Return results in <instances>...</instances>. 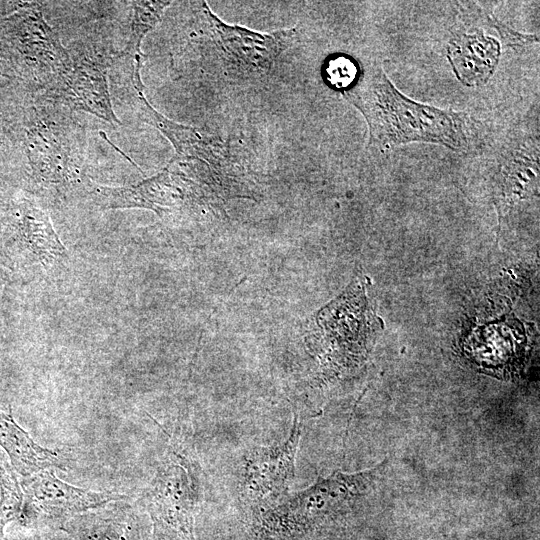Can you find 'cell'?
<instances>
[{"label":"cell","mask_w":540,"mask_h":540,"mask_svg":"<svg viewBox=\"0 0 540 540\" xmlns=\"http://www.w3.org/2000/svg\"><path fill=\"white\" fill-rule=\"evenodd\" d=\"M48 116L38 120L28 133V157L43 182H69L80 175L83 149L76 142V128Z\"/></svg>","instance_id":"8fae6325"},{"label":"cell","mask_w":540,"mask_h":540,"mask_svg":"<svg viewBox=\"0 0 540 540\" xmlns=\"http://www.w3.org/2000/svg\"><path fill=\"white\" fill-rule=\"evenodd\" d=\"M140 119L156 128L172 144L179 159L199 160L223 172L246 177L244 167L227 143L199 128L175 122L157 111L144 95L141 72L132 73Z\"/></svg>","instance_id":"ba28073f"},{"label":"cell","mask_w":540,"mask_h":540,"mask_svg":"<svg viewBox=\"0 0 540 540\" xmlns=\"http://www.w3.org/2000/svg\"><path fill=\"white\" fill-rule=\"evenodd\" d=\"M358 74L356 61L345 54L331 56L323 66V77L327 84L343 92L355 84Z\"/></svg>","instance_id":"e0dca14e"},{"label":"cell","mask_w":540,"mask_h":540,"mask_svg":"<svg viewBox=\"0 0 540 540\" xmlns=\"http://www.w3.org/2000/svg\"><path fill=\"white\" fill-rule=\"evenodd\" d=\"M384 466L385 462H382L358 473L335 471L328 477H319L310 487L262 510L260 526L273 535L291 536L301 533L351 508L367 496Z\"/></svg>","instance_id":"7a4b0ae2"},{"label":"cell","mask_w":540,"mask_h":540,"mask_svg":"<svg viewBox=\"0 0 540 540\" xmlns=\"http://www.w3.org/2000/svg\"><path fill=\"white\" fill-rule=\"evenodd\" d=\"M201 12L214 55L230 77L247 79L266 74L296 37L295 29L261 33L229 25L206 2H202Z\"/></svg>","instance_id":"277c9868"},{"label":"cell","mask_w":540,"mask_h":540,"mask_svg":"<svg viewBox=\"0 0 540 540\" xmlns=\"http://www.w3.org/2000/svg\"><path fill=\"white\" fill-rule=\"evenodd\" d=\"M22 232L27 242L43 257H58L64 252L48 216L27 203L22 208Z\"/></svg>","instance_id":"5bb4252c"},{"label":"cell","mask_w":540,"mask_h":540,"mask_svg":"<svg viewBox=\"0 0 540 540\" xmlns=\"http://www.w3.org/2000/svg\"><path fill=\"white\" fill-rule=\"evenodd\" d=\"M93 193L104 208H146L160 216L183 208H214L212 193L170 162L160 173L137 185L95 186Z\"/></svg>","instance_id":"8992f818"},{"label":"cell","mask_w":540,"mask_h":540,"mask_svg":"<svg viewBox=\"0 0 540 540\" xmlns=\"http://www.w3.org/2000/svg\"><path fill=\"white\" fill-rule=\"evenodd\" d=\"M84 540H126L125 530L116 522L99 521L88 528Z\"/></svg>","instance_id":"ac0fdd59"},{"label":"cell","mask_w":540,"mask_h":540,"mask_svg":"<svg viewBox=\"0 0 540 540\" xmlns=\"http://www.w3.org/2000/svg\"><path fill=\"white\" fill-rule=\"evenodd\" d=\"M300 435L301 425L295 414L290 434L284 442L254 447L243 455L238 486L240 495L248 503L267 508L283 499L294 477Z\"/></svg>","instance_id":"52a82bcc"},{"label":"cell","mask_w":540,"mask_h":540,"mask_svg":"<svg viewBox=\"0 0 540 540\" xmlns=\"http://www.w3.org/2000/svg\"><path fill=\"white\" fill-rule=\"evenodd\" d=\"M71 67L53 89L50 98L68 108L92 114L110 124H121L111 103L108 86L110 57L100 52H69Z\"/></svg>","instance_id":"30bf717a"},{"label":"cell","mask_w":540,"mask_h":540,"mask_svg":"<svg viewBox=\"0 0 540 540\" xmlns=\"http://www.w3.org/2000/svg\"><path fill=\"white\" fill-rule=\"evenodd\" d=\"M171 1H132L130 34L124 54L145 56L141 52L144 37L153 30L162 18Z\"/></svg>","instance_id":"9a60e30c"},{"label":"cell","mask_w":540,"mask_h":540,"mask_svg":"<svg viewBox=\"0 0 540 540\" xmlns=\"http://www.w3.org/2000/svg\"><path fill=\"white\" fill-rule=\"evenodd\" d=\"M500 56V45L481 30L456 35L448 44L447 57L456 77L466 86L485 84Z\"/></svg>","instance_id":"7c38bea8"},{"label":"cell","mask_w":540,"mask_h":540,"mask_svg":"<svg viewBox=\"0 0 540 540\" xmlns=\"http://www.w3.org/2000/svg\"><path fill=\"white\" fill-rule=\"evenodd\" d=\"M3 33L32 80L50 91L71 67L58 34L45 21L38 3H25L6 18Z\"/></svg>","instance_id":"5b68a950"},{"label":"cell","mask_w":540,"mask_h":540,"mask_svg":"<svg viewBox=\"0 0 540 540\" xmlns=\"http://www.w3.org/2000/svg\"><path fill=\"white\" fill-rule=\"evenodd\" d=\"M23 519L28 522L61 523L87 510L96 509L123 498L112 492H96L70 485L43 470L23 480Z\"/></svg>","instance_id":"9c48e42d"},{"label":"cell","mask_w":540,"mask_h":540,"mask_svg":"<svg viewBox=\"0 0 540 540\" xmlns=\"http://www.w3.org/2000/svg\"><path fill=\"white\" fill-rule=\"evenodd\" d=\"M344 97L364 116L370 142L382 149L431 142L454 150L470 146L471 127L463 113L423 105L402 95L379 67L362 72Z\"/></svg>","instance_id":"6da1fadb"},{"label":"cell","mask_w":540,"mask_h":540,"mask_svg":"<svg viewBox=\"0 0 540 540\" xmlns=\"http://www.w3.org/2000/svg\"><path fill=\"white\" fill-rule=\"evenodd\" d=\"M201 496L198 467L180 446L171 444L143 494L160 540H195L194 518Z\"/></svg>","instance_id":"3957f363"},{"label":"cell","mask_w":540,"mask_h":540,"mask_svg":"<svg viewBox=\"0 0 540 540\" xmlns=\"http://www.w3.org/2000/svg\"><path fill=\"white\" fill-rule=\"evenodd\" d=\"M0 446L9 456L14 470L24 479L52 467H62L55 452L37 444L15 421L10 406L0 407Z\"/></svg>","instance_id":"4fadbf2b"},{"label":"cell","mask_w":540,"mask_h":540,"mask_svg":"<svg viewBox=\"0 0 540 540\" xmlns=\"http://www.w3.org/2000/svg\"><path fill=\"white\" fill-rule=\"evenodd\" d=\"M23 500V491L16 474L0 458V540L4 538L5 526L21 517Z\"/></svg>","instance_id":"2e32d148"}]
</instances>
